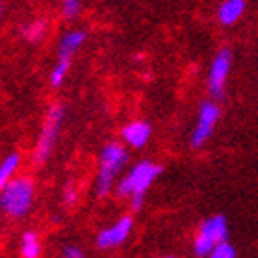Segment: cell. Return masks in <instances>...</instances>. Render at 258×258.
<instances>
[{"instance_id":"cell-3","label":"cell","mask_w":258,"mask_h":258,"mask_svg":"<svg viewBox=\"0 0 258 258\" xmlns=\"http://www.w3.org/2000/svg\"><path fill=\"white\" fill-rule=\"evenodd\" d=\"M0 194H2V210L10 218L22 220L30 214L35 199V186L30 177L17 175L0 190Z\"/></svg>"},{"instance_id":"cell-15","label":"cell","mask_w":258,"mask_h":258,"mask_svg":"<svg viewBox=\"0 0 258 258\" xmlns=\"http://www.w3.org/2000/svg\"><path fill=\"white\" fill-rule=\"evenodd\" d=\"M72 67V63H67V61H55V64L52 67V72H50V85L54 89H59L64 83L67 76H69V70Z\"/></svg>"},{"instance_id":"cell-20","label":"cell","mask_w":258,"mask_h":258,"mask_svg":"<svg viewBox=\"0 0 258 258\" xmlns=\"http://www.w3.org/2000/svg\"><path fill=\"white\" fill-rule=\"evenodd\" d=\"M2 11H4V0H0V15H2Z\"/></svg>"},{"instance_id":"cell-19","label":"cell","mask_w":258,"mask_h":258,"mask_svg":"<svg viewBox=\"0 0 258 258\" xmlns=\"http://www.w3.org/2000/svg\"><path fill=\"white\" fill-rule=\"evenodd\" d=\"M63 256L64 258H83L85 254H83V251H81L80 247H76V245H67V247L63 249Z\"/></svg>"},{"instance_id":"cell-11","label":"cell","mask_w":258,"mask_h":258,"mask_svg":"<svg viewBox=\"0 0 258 258\" xmlns=\"http://www.w3.org/2000/svg\"><path fill=\"white\" fill-rule=\"evenodd\" d=\"M245 11V0H225L218 10V19L221 24L231 26L243 15Z\"/></svg>"},{"instance_id":"cell-14","label":"cell","mask_w":258,"mask_h":258,"mask_svg":"<svg viewBox=\"0 0 258 258\" xmlns=\"http://www.w3.org/2000/svg\"><path fill=\"white\" fill-rule=\"evenodd\" d=\"M43 251L41 238L35 231H26L21 238V256L22 258H37Z\"/></svg>"},{"instance_id":"cell-9","label":"cell","mask_w":258,"mask_h":258,"mask_svg":"<svg viewBox=\"0 0 258 258\" xmlns=\"http://www.w3.org/2000/svg\"><path fill=\"white\" fill-rule=\"evenodd\" d=\"M151 139V125L146 120H133L122 127V140L129 148L140 150Z\"/></svg>"},{"instance_id":"cell-6","label":"cell","mask_w":258,"mask_h":258,"mask_svg":"<svg viewBox=\"0 0 258 258\" xmlns=\"http://www.w3.org/2000/svg\"><path fill=\"white\" fill-rule=\"evenodd\" d=\"M220 120V107L214 102H205L199 109L198 122L190 137V146L192 148H203L205 142L214 133V127Z\"/></svg>"},{"instance_id":"cell-13","label":"cell","mask_w":258,"mask_h":258,"mask_svg":"<svg viewBox=\"0 0 258 258\" xmlns=\"http://www.w3.org/2000/svg\"><path fill=\"white\" fill-rule=\"evenodd\" d=\"M21 33L28 43H41L48 33V22L44 19H33L22 26Z\"/></svg>"},{"instance_id":"cell-5","label":"cell","mask_w":258,"mask_h":258,"mask_svg":"<svg viewBox=\"0 0 258 258\" xmlns=\"http://www.w3.org/2000/svg\"><path fill=\"white\" fill-rule=\"evenodd\" d=\"M229 227L223 216H212L205 220L199 227V232L194 240V253L198 256H210V251L221 240H227Z\"/></svg>"},{"instance_id":"cell-8","label":"cell","mask_w":258,"mask_h":258,"mask_svg":"<svg viewBox=\"0 0 258 258\" xmlns=\"http://www.w3.org/2000/svg\"><path fill=\"white\" fill-rule=\"evenodd\" d=\"M133 231V218L131 216H122L111 227L103 229L96 238V245L102 251H111V249L120 247L125 242Z\"/></svg>"},{"instance_id":"cell-7","label":"cell","mask_w":258,"mask_h":258,"mask_svg":"<svg viewBox=\"0 0 258 258\" xmlns=\"http://www.w3.org/2000/svg\"><path fill=\"white\" fill-rule=\"evenodd\" d=\"M231 63H232V55L227 48H221L216 57L212 59L209 70V91L212 96H221L223 91H225L227 85V78H229V72H231Z\"/></svg>"},{"instance_id":"cell-21","label":"cell","mask_w":258,"mask_h":258,"mask_svg":"<svg viewBox=\"0 0 258 258\" xmlns=\"http://www.w3.org/2000/svg\"><path fill=\"white\" fill-rule=\"evenodd\" d=\"M0 210H2V194H0Z\"/></svg>"},{"instance_id":"cell-12","label":"cell","mask_w":258,"mask_h":258,"mask_svg":"<svg viewBox=\"0 0 258 258\" xmlns=\"http://www.w3.org/2000/svg\"><path fill=\"white\" fill-rule=\"evenodd\" d=\"M21 162H22V157H21V153H17V151L15 153H10V155L4 157V159L0 161V190L4 188L11 179L17 177V172H19V168H21Z\"/></svg>"},{"instance_id":"cell-18","label":"cell","mask_w":258,"mask_h":258,"mask_svg":"<svg viewBox=\"0 0 258 258\" xmlns=\"http://www.w3.org/2000/svg\"><path fill=\"white\" fill-rule=\"evenodd\" d=\"M76 199H78V190H76L74 183H69L63 190V203L67 207H72L76 203Z\"/></svg>"},{"instance_id":"cell-2","label":"cell","mask_w":258,"mask_h":258,"mask_svg":"<svg viewBox=\"0 0 258 258\" xmlns=\"http://www.w3.org/2000/svg\"><path fill=\"white\" fill-rule=\"evenodd\" d=\"M129 161V153L124 144L109 142L100 151V164L96 175V196L105 198L114 188V181Z\"/></svg>"},{"instance_id":"cell-10","label":"cell","mask_w":258,"mask_h":258,"mask_svg":"<svg viewBox=\"0 0 258 258\" xmlns=\"http://www.w3.org/2000/svg\"><path fill=\"white\" fill-rule=\"evenodd\" d=\"M85 41H87V32H83V30H70V32H67L59 41L57 59L72 63L76 52L85 44Z\"/></svg>"},{"instance_id":"cell-16","label":"cell","mask_w":258,"mask_h":258,"mask_svg":"<svg viewBox=\"0 0 258 258\" xmlns=\"http://www.w3.org/2000/svg\"><path fill=\"white\" fill-rule=\"evenodd\" d=\"M83 10V0H63L61 2V13L67 21H72L80 15Z\"/></svg>"},{"instance_id":"cell-4","label":"cell","mask_w":258,"mask_h":258,"mask_svg":"<svg viewBox=\"0 0 258 258\" xmlns=\"http://www.w3.org/2000/svg\"><path fill=\"white\" fill-rule=\"evenodd\" d=\"M64 120V109L61 103H54L48 109V113L44 116L43 127L39 133L37 144L33 148V164L35 166H43L48 161L52 151L55 148V142L59 139L61 127H63Z\"/></svg>"},{"instance_id":"cell-1","label":"cell","mask_w":258,"mask_h":258,"mask_svg":"<svg viewBox=\"0 0 258 258\" xmlns=\"http://www.w3.org/2000/svg\"><path fill=\"white\" fill-rule=\"evenodd\" d=\"M162 166L153 161H140L137 162L124 177L116 184L118 198L129 199V205L133 210H140L144 207L146 192L155 183V179L161 175Z\"/></svg>"},{"instance_id":"cell-17","label":"cell","mask_w":258,"mask_h":258,"mask_svg":"<svg viewBox=\"0 0 258 258\" xmlns=\"http://www.w3.org/2000/svg\"><path fill=\"white\" fill-rule=\"evenodd\" d=\"M210 256L212 258H234L236 256V249L232 247L227 240H221L214 245V249L210 251Z\"/></svg>"}]
</instances>
